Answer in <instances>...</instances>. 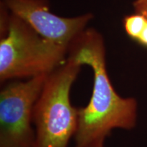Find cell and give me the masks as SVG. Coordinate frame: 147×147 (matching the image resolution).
Wrapping results in <instances>:
<instances>
[{"mask_svg":"<svg viewBox=\"0 0 147 147\" xmlns=\"http://www.w3.org/2000/svg\"><path fill=\"white\" fill-rule=\"evenodd\" d=\"M69 57L80 65L89 66L93 73L90 100L78 108V125L74 140L82 144L110 136L115 129H131L136 125V100L119 95L108 76L106 49L100 34L93 29L84 30L69 46Z\"/></svg>","mask_w":147,"mask_h":147,"instance_id":"1","label":"cell"},{"mask_svg":"<svg viewBox=\"0 0 147 147\" xmlns=\"http://www.w3.org/2000/svg\"><path fill=\"white\" fill-rule=\"evenodd\" d=\"M82 65L68 57L48 75L34 109L35 147H68L78 125V108L70 101V91Z\"/></svg>","mask_w":147,"mask_h":147,"instance_id":"2","label":"cell"},{"mask_svg":"<svg viewBox=\"0 0 147 147\" xmlns=\"http://www.w3.org/2000/svg\"><path fill=\"white\" fill-rule=\"evenodd\" d=\"M68 49L45 39L11 13L0 41V80L49 74L66 61Z\"/></svg>","mask_w":147,"mask_h":147,"instance_id":"3","label":"cell"},{"mask_svg":"<svg viewBox=\"0 0 147 147\" xmlns=\"http://www.w3.org/2000/svg\"><path fill=\"white\" fill-rule=\"evenodd\" d=\"M48 75L10 82L1 89L0 147H35L34 109Z\"/></svg>","mask_w":147,"mask_h":147,"instance_id":"4","label":"cell"},{"mask_svg":"<svg viewBox=\"0 0 147 147\" xmlns=\"http://www.w3.org/2000/svg\"><path fill=\"white\" fill-rule=\"evenodd\" d=\"M11 13L20 18L40 36L69 47L93 18L91 14L64 18L52 13L47 0H1Z\"/></svg>","mask_w":147,"mask_h":147,"instance_id":"5","label":"cell"},{"mask_svg":"<svg viewBox=\"0 0 147 147\" xmlns=\"http://www.w3.org/2000/svg\"><path fill=\"white\" fill-rule=\"evenodd\" d=\"M147 21V18L141 14L136 13L127 16L123 20L125 32L130 38L137 40L144 29Z\"/></svg>","mask_w":147,"mask_h":147,"instance_id":"6","label":"cell"},{"mask_svg":"<svg viewBox=\"0 0 147 147\" xmlns=\"http://www.w3.org/2000/svg\"><path fill=\"white\" fill-rule=\"evenodd\" d=\"M136 13L141 14L147 17V0H136L134 2Z\"/></svg>","mask_w":147,"mask_h":147,"instance_id":"7","label":"cell"},{"mask_svg":"<svg viewBox=\"0 0 147 147\" xmlns=\"http://www.w3.org/2000/svg\"><path fill=\"white\" fill-rule=\"evenodd\" d=\"M105 138H100L82 144H76L74 147H104Z\"/></svg>","mask_w":147,"mask_h":147,"instance_id":"8","label":"cell"},{"mask_svg":"<svg viewBox=\"0 0 147 147\" xmlns=\"http://www.w3.org/2000/svg\"><path fill=\"white\" fill-rule=\"evenodd\" d=\"M136 41L142 46H144V47H147V21L144 29H143V31L142 33H141V34L140 35L139 38H138Z\"/></svg>","mask_w":147,"mask_h":147,"instance_id":"9","label":"cell"}]
</instances>
